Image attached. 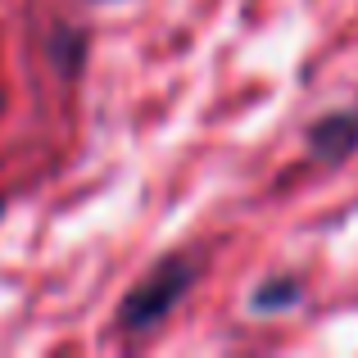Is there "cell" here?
I'll list each match as a JSON object with an SVG mask.
<instances>
[{"label": "cell", "instance_id": "cell-2", "mask_svg": "<svg viewBox=\"0 0 358 358\" xmlns=\"http://www.w3.org/2000/svg\"><path fill=\"white\" fill-rule=\"evenodd\" d=\"M304 150L313 164L322 168H336L345 159L358 155V105H345V109H331L317 122H308L304 131Z\"/></svg>", "mask_w": 358, "mask_h": 358}, {"label": "cell", "instance_id": "cell-4", "mask_svg": "<svg viewBox=\"0 0 358 358\" xmlns=\"http://www.w3.org/2000/svg\"><path fill=\"white\" fill-rule=\"evenodd\" d=\"M0 213H5V200H0Z\"/></svg>", "mask_w": 358, "mask_h": 358}, {"label": "cell", "instance_id": "cell-3", "mask_svg": "<svg viewBox=\"0 0 358 358\" xmlns=\"http://www.w3.org/2000/svg\"><path fill=\"white\" fill-rule=\"evenodd\" d=\"M299 299H304V281L299 277H268L259 290H254L250 308L254 313H286V308H295Z\"/></svg>", "mask_w": 358, "mask_h": 358}, {"label": "cell", "instance_id": "cell-1", "mask_svg": "<svg viewBox=\"0 0 358 358\" xmlns=\"http://www.w3.org/2000/svg\"><path fill=\"white\" fill-rule=\"evenodd\" d=\"M200 272H204L200 254H191V250L164 254V259L122 295V304L114 313V327L122 336H145V331H155V327H164L168 317L186 304V295H191L195 281H200Z\"/></svg>", "mask_w": 358, "mask_h": 358}]
</instances>
